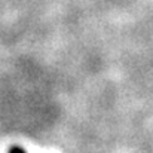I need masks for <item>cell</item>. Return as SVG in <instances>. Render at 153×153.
<instances>
[{"mask_svg":"<svg viewBox=\"0 0 153 153\" xmlns=\"http://www.w3.org/2000/svg\"><path fill=\"white\" fill-rule=\"evenodd\" d=\"M7 153H27V152L22 147H19V146H12V147H9Z\"/></svg>","mask_w":153,"mask_h":153,"instance_id":"1","label":"cell"}]
</instances>
